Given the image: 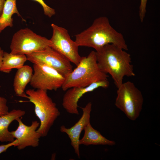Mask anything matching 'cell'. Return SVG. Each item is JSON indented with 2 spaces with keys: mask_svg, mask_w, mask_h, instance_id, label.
Instances as JSON below:
<instances>
[{
  "mask_svg": "<svg viewBox=\"0 0 160 160\" xmlns=\"http://www.w3.org/2000/svg\"><path fill=\"white\" fill-rule=\"evenodd\" d=\"M126 50L113 44H107L95 51L100 69L111 76L117 88L123 83L125 76H135L131 58Z\"/></svg>",
  "mask_w": 160,
  "mask_h": 160,
  "instance_id": "1",
  "label": "cell"
},
{
  "mask_svg": "<svg viewBox=\"0 0 160 160\" xmlns=\"http://www.w3.org/2000/svg\"><path fill=\"white\" fill-rule=\"evenodd\" d=\"M75 37V41L79 47L92 48L95 51L109 44L115 45L126 51L128 50L122 34L111 26L105 16L96 18L90 27Z\"/></svg>",
  "mask_w": 160,
  "mask_h": 160,
  "instance_id": "2",
  "label": "cell"
},
{
  "mask_svg": "<svg viewBox=\"0 0 160 160\" xmlns=\"http://www.w3.org/2000/svg\"><path fill=\"white\" fill-rule=\"evenodd\" d=\"M107 74L99 68L95 51H92L87 56L81 57L76 67L65 76L61 87L63 91L74 87H85L101 81L107 80Z\"/></svg>",
  "mask_w": 160,
  "mask_h": 160,
  "instance_id": "3",
  "label": "cell"
},
{
  "mask_svg": "<svg viewBox=\"0 0 160 160\" xmlns=\"http://www.w3.org/2000/svg\"><path fill=\"white\" fill-rule=\"evenodd\" d=\"M47 91L29 89L21 97L28 99V102L34 106L35 114L40 121V125L37 129L41 137L47 136L55 121L60 116V113L56 103L48 95Z\"/></svg>",
  "mask_w": 160,
  "mask_h": 160,
  "instance_id": "4",
  "label": "cell"
},
{
  "mask_svg": "<svg viewBox=\"0 0 160 160\" xmlns=\"http://www.w3.org/2000/svg\"><path fill=\"white\" fill-rule=\"evenodd\" d=\"M143 101L141 92L131 81L123 82L117 88L115 105L132 121L139 117Z\"/></svg>",
  "mask_w": 160,
  "mask_h": 160,
  "instance_id": "5",
  "label": "cell"
},
{
  "mask_svg": "<svg viewBox=\"0 0 160 160\" xmlns=\"http://www.w3.org/2000/svg\"><path fill=\"white\" fill-rule=\"evenodd\" d=\"M51 46L49 39L26 28L21 29L14 34L10 48L12 53L26 55Z\"/></svg>",
  "mask_w": 160,
  "mask_h": 160,
  "instance_id": "6",
  "label": "cell"
},
{
  "mask_svg": "<svg viewBox=\"0 0 160 160\" xmlns=\"http://www.w3.org/2000/svg\"><path fill=\"white\" fill-rule=\"evenodd\" d=\"M51 26L52 35L49 39L51 47L77 65L81 58L79 52V47L71 39L67 29L54 23Z\"/></svg>",
  "mask_w": 160,
  "mask_h": 160,
  "instance_id": "7",
  "label": "cell"
},
{
  "mask_svg": "<svg viewBox=\"0 0 160 160\" xmlns=\"http://www.w3.org/2000/svg\"><path fill=\"white\" fill-rule=\"evenodd\" d=\"M33 71L30 83L34 89L56 91L62 87L65 77L56 69L44 65L33 64Z\"/></svg>",
  "mask_w": 160,
  "mask_h": 160,
  "instance_id": "8",
  "label": "cell"
},
{
  "mask_svg": "<svg viewBox=\"0 0 160 160\" xmlns=\"http://www.w3.org/2000/svg\"><path fill=\"white\" fill-rule=\"evenodd\" d=\"M26 55L27 60L33 64L49 66L58 71L65 77L73 70V66L69 60L51 47Z\"/></svg>",
  "mask_w": 160,
  "mask_h": 160,
  "instance_id": "9",
  "label": "cell"
},
{
  "mask_svg": "<svg viewBox=\"0 0 160 160\" xmlns=\"http://www.w3.org/2000/svg\"><path fill=\"white\" fill-rule=\"evenodd\" d=\"M109 85L107 80L93 83L85 87H74L67 90L63 95L62 105L68 113L79 115L78 103L79 99L87 93L92 92L99 88H106Z\"/></svg>",
  "mask_w": 160,
  "mask_h": 160,
  "instance_id": "10",
  "label": "cell"
},
{
  "mask_svg": "<svg viewBox=\"0 0 160 160\" xmlns=\"http://www.w3.org/2000/svg\"><path fill=\"white\" fill-rule=\"evenodd\" d=\"M21 118L16 119L18 123L17 129L11 132L12 136L18 141L15 147L19 150H22L27 147H38L39 144V139L41 137L36 130L40 123L37 121H32L30 126H28L22 122Z\"/></svg>",
  "mask_w": 160,
  "mask_h": 160,
  "instance_id": "11",
  "label": "cell"
},
{
  "mask_svg": "<svg viewBox=\"0 0 160 160\" xmlns=\"http://www.w3.org/2000/svg\"><path fill=\"white\" fill-rule=\"evenodd\" d=\"M92 107V104L91 102H89L85 107H81L83 111V114L79 120L70 128H67L64 125L61 126L60 128V131L66 133L68 136L71 141V145L79 158H80V137L81 131L90 123Z\"/></svg>",
  "mask_w": 160,
  "mask_h": 160,
  "instance_id": "12",
  "label": "cell"
},
{
  "mask_svg": "<svg viewBox=\"0 0 160 160\" xmlns=\"http://www.w3.org/2000/svg\"><path fill=\"white\" fill-rule=\"evenodd\" d=\"M25 114V112L23 110L14 109L0 116V142L9 143L14 140L11 132L9 130V127L12 121L18 118H21Z\"/></svg>",
  "mask_w": 160,
  "mask_h": 160,
  "instance_id": "13",
  "label": "cell"
},
{
  "mask_svg": "<svg viewBox=\"0 0 160 160\" xmlns=\"http://www.w3.org/2000/svg\"><path fill=\"white\" fill-rule=\"evenodd\" d=\"M83 137L79 141V144L88 146L90 145H113L114 141L110 140L103 136L100 132L94 129L89 123L84 128Z\"/></svg>",
  "mask_w": 160,
  "mask_h": 160,
  "instance_id": "14",
  "label": "cell"
},
{
  "mask_svg": "<svg viewBox=\"0 0 160 160\" xmlns=\"http://www.w3.org/2000/svg\"><path fill=\"white\" fill-rule=\"evenodd\" d=\"M33 70L28 65H24L17 69L14 79L13 86L14 91L18 96L24 93L27 85L32 79Z\"/></svg>",
  "mask_w": 160,
  "mask_h": 160,
  "instance_id": "15",
  "label": "cell"
},
{
  "mask_svg": "<svg viewBox=\"0 0 160 160\" xmlns=\"http://www.w3.org/2000/svg\"><path fill=\"white\" fill-rule=\"evenodd\" d=\"M14 14H16L21 17L23 21H25L22 18L18 11L16 0H6L0 17V33L7 27L13 26V19L12 16Z\"/></svg>",
  "mask_w": 160,
  "mask_h": 160,
  "instance_id": "16",
  "label": "cell"
},
{
  "mask_svg": "<svg viewBox=\"0 0 160 160\" xmlns=\"http://www.w3.org/2000/svg\"><path fill=\"white\" fill-rule=\"evenodd\" d=\"M27 60L26 55L14 54L4 52L0 71L9 73L12 69H18L22 67Z\"/></svg>",
  "mask_w": 160,
  "mask_h": 160,
  "instance_id": "17",
  "label": "cell"
},
{
  "mask_svg": "<svg viewBox=\"0 0 160 160\" xmlns=\"http://www.w3.org/2000/svg\"><path fill=\"white\" fill-rule=\"evenodd\" d=\"M36 1L40 4L42 6L44 15L50 18L55 14V10L48 5L44 2L43 0H32Z\"/></svg>",
  "mask_w": 160,
  "mask_h": 160,
  "instance_id": "18",
  "label": "cell"
},
{
  "mask_svg": "<svg viewBox=\"0 0 160 160\" xmlns=\"http://www.w3.org/2000/svg\"><path fill=\"white\" fill-rule=\"evenodd\" d=\"M7 103V100L5 98L0 96V116L9 112Z\"/></svg>",
  "mask_w": 160,
  "mask_h": 160,
  "instance_id": "19",
  "label": "cell"
},
{
  "mask_svg": "<svg viewBox=\"0 0 160 160\" xmlns=\"http://www.w3.org/2000/svg\"><path fill=\"white\" fill-rule=\"evenodd\" d=\"M148 0H140L139 7V16L141 22H143L146 12V7Z\"/></svg>",
  "mask_w": 160,
  "mask_h": 160,
  "instance_id": "20",
  "label": "cell"
},
{
  "mask_svg": "<svg viewBox=\"0 0 160 160\" xmlns=\"http://www.w3.org/2000/svg\"><path fill=\"white\" fill-rule=\"evenodd\" d=\"M18 143V141L17 139L14 140L13 141L9 143L0 145V154L5 152L10 147L14 146H16Z\"/></svg>",
  "mask_w": 160,
  "mask_h": 160,
  "instance_id": "21",
  "label": "cell"
},
{
  "mask_svg": "<svg viewBox=\"0 0 160 160\" xmlns=\"http://www.w3.org/2000/svg\"><path fill=\"white\" fill-rule=\"evenodd\" d=\"M4 52V51L0 47V71L2 64Z\"/></svg>",
  "mask_w": 160,
  "mask_h": 160,
  "instance_id": "22",
  "label": "cell"
},
{
  "mask_svg": "<svg viewBox=\"0 0 160 160\" xmlns=\"http://www.w3.org/2000/svg\"><path fill=\"white\" fill-rule=\"evenodd\" d=\"M5 1V0H0V17L2 13Z\"/></svg>",
  "mask_w": 160,
  "mask_h": 160,
  "instance_id": "23",
  "label": "cell"
}]
</instances>
